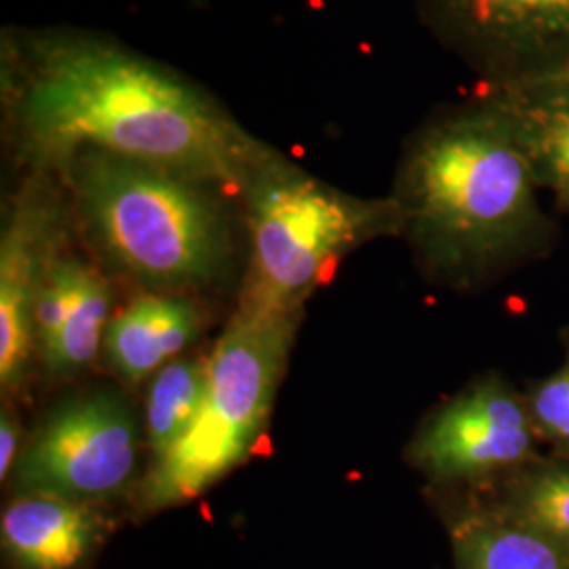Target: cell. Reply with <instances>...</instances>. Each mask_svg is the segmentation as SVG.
Masks as SVG:
<instances>
[{"label": "cell", "mask_w": 569, "mask_h": 569, "mask_svg": "<svg viewBox=\"0 0 569 569\" xmlns=\"http://www.w3.org/2000/svg\"><path fill=\"white\" fill-rule=\"evenodd\" d=\"M201 321L197 305L183 296H140L106 329V361L122 380L140 382L186 350Z\"/></svg>", "instance_id": "cell-11"}, {"label": "cell", "mask_w": 569, "mask_h": 569, "mask_svg": "<svg viewBox=\"0 0 569 569\" xmlns=\"http://www.w3.org/2000/svg\"><path fill=\"white\" fill-rule=\"evenodd\" d=\"M58 171L84 239L138 283L207 289L234 270L243 207L224 186L100 150Z\"/></svg>", "instance_id": "cell-3"}, {"label": "cell", "mask_w": 569, "mask_h": 569, "mask_svg": "<svg viewBox=\"0 0 569 569\" xmlns=\"http://www.w3.org/2000/svg\"><path fill=\"white\" fill-rule=\"evenodd\" d=\"M72 204L60 171L28 169L0 234V385L20 387L37 348L34 306L51 264L66 251Z\"/></svg>", "instance_id": "cell-7"}, {"label": "cell", "mask_w": 569, "mask_h": 569, "mask_svg": "<svg viewBox=\"0 0 569 569\" xmlns=\"http://www.w3.org/2000/svg\"><path fill=\"white\" fill-rule=\"evenodd\" d=\"M20 448V422L11 409H2L0 416V479H7L16 465V456Z\"/></svg>", "instance_id": "cell-18"}, {"label": "cell", "mask_w": 569, "mask_h": 569, "mask_svg": "<svg viewBox=\"0 0 569 569\" xmlns=\"http://www.w3.org/2000/svg\"><path fill=\"white\" fill-rule=\"evenodd\" d=\"M523 136L491 91L441 108L407 140L392 201L420 262L468 283L550 241Z\"/></svg>", "instance_id": "cell-2"}, {"label": "cell", "mask_w": 569, "mask_h": 569, "mask_svg": "<svg viewBox=\"0 0 569 569\" xmlns=\"http://www.w3.org/2000/svg\"><path fill=\"white\" fill-rule=\"evenodd\" d=\"M209 380V359H176L161 367L148 390L146 430L154 462L176 448L199 416Z\"/></svg>", "instance_id": "cell-16"}, {"label": "cell", "mask_w": 569, "mask_h": 569, "mask_svg": "<svg viewBox=\"0 0 569 569\" xmlns=\"http://www.w3.org/2000/svg\"><path fill=\"white\" fill-rule=\"evenodd\" d=\"M491 91L517 122L540 186L569 209V77Z\"/></svg>", "instance_id": "cell-12"}, {"label": "cell", "mask_w": 569, "mask_h": 569, "mask_svg": "<svg viewBox=\"0 0 569 569\" xmlns=\"http://www.w3.org/2000/svg\"><path fill=\"white\" fill-rule=\"evenodd\" d=\"M538 441L528 401L493 380L439 409L416 437L411 456L435 479L468 481L528 467Z\"/></svg>", "instance_id": "cell-9"}, {"label": "cell", "mask_w": 569, "mask_h": 569, "mask_svg": "<svg viewBox=\"0 0 569 569\" xmlns=\"http://www.w3.org/2000/svg\"><path fill=\"white\" fill-rule=\"evenodd\" d=\"M528 409L540 439L569 446V363L533 387Z\"/></svg>", "instance_id": "cell-17"}, {"label": "cell", "mask_w": 569, "mask_h": 569, "mask_svg": "<svg viewBox=\"0 0 569 569\" xmlns=\"http://www.w3.org/2000/svg\"><path fill=\"white\" fill-rule=\"evenodd\" d=\"M430 37L483 89L569 77V0H413Z\"/></svg>", "instance_id": "cell-6"}, {"label": "cell", "mask_w": 569, "mask_h": 569, "mask_svg": "<svg viewBox=\"0 0 569 569\" xmlns=\"http://www.w3.org/2000/svg\"><path fill=\"white\" fill-rule=\"evenodd\" d=\"M456 569H569V555L489 509L451 526Z\"/></svg>", "instance_id": "cell-13"}, {"label": "cell", "mask_w": 569, "mask_h": 569, "mask_svg": "<svg viewBox=\"0 0 569 569\" xmlns=\"http://www.w3.org/2000/svg\"><path fill=\"white\" fill-rule=\"evenodd\" d=\"M108 529L93 505L21 491L2 510V559L7 569H87Z\"/></svg>", "instance_id": "cell-10"}, {"label": "cell", "mask_w": 569, "mask_h": 569, "mask_svg": "<svg viewBox=\"0 0 569 569\" xmlns=\"http://www.w3.org/2000/svg\"><path fill=\"white\" fill-rule=\"evenodd\" d=\"M138 462L136 425L112 392H96L58 409L20 458L26 493H49L82 505L127 488Z\"/></svg>", "instance_id": "cell-8"}, {"label": "cell", "mask_w": 569, "mask_h": 569, "mask_svg": "<svg viewBox=\"0 0 569 569\" xmlns=\"http://www.w3.org/2000/svg\"><path fill=\"white\" fill-rule=\"evenodd\" d=\"M296 329L298 312L241 300L211 352L199 416L143 479L138 519L197 500L249 456L268 422Z\"/></svg>", "instance_id": "cell-5"}, {"label": "cell", "mask_w": 569, "mask_h": 569, "mask_svg": "<svg viewBox=\"0 0 569 569\" xmlns=\"http://www.w3.org/2000/svg\"><path fill=\"white\" fill-rule=\"evenodd\" d=\"M110 284L102 272L81 258L74 260V289L68 315L51 342L42 346L44 363L53 376H70L89 366L103 345L110 315Z\"/></svg>", "instance_id": "cell-15"}, {"label": "cell", "mask_w": 569, "mask_h": 569, "mask_svg": "<svg viewBox=\"0 0 569 569\" xmlns=\"http://www.w3.org/2000/svg\"><path fill=\"white\" fill-rule=\"evenodd\" d=\"M239 199L249 247L241 300L279 312H300L350 251L401 234L392 197H352L266 142L249 164Z\"/></svg>", "instance_id": "cell-4"}, {"label": "cell", "mask_w": 569, "mask_h": 569, "mask_svg": "<svg viewBox=\"0 0 569 569\" xmlns=\"http://www.w3.org/2000/svg\"><path fill=\"white\" fill-rule=\"evenodd\" d=\"M2 131L28 169L100 150L241 192L262 140L199 82L93 30L7 28L0 41Z\"/></svg>", "instance_id": "cell-1"}, {"label": "cell", "mask_w": 569, "mask_h": 569, "mask_svg": "<svg viewBox=\"0 0 569 569\" xmlns=\"http://www.w3.org/2000/svg\"><path fill=\"white\" fill-rule=\"evenodd\" d=\"M489 510L569 555V460L519 468Z\"/></svg>", "instance_id": "cell-14"}]
</instances>
